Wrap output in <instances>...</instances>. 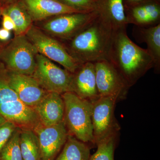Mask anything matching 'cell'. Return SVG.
Instances as JSON below:
<instances>
[{"label":"cell","instance_id":"obj_12","mask_svg":"<svg viewBox=\"0 0 160 160\" xmlns=\"http://www.w3.org/2000/svg\"><path fill=\"white\" fill-rule=\"evenodd\" d=\"M0 115L22 129L33 130L41 123L34 108L19 100L0 105Z\"/></svg>","mask_w":160,"mask_h":160},{"label":"cell","instance_id":"obj_4","mask_svg":"<svg viewBox=\"0 0 160 160\" xmlns=\"http://www.w3.org/2000/svg\"><path fill=\"white\" fill-rule=\"evenodd\" d=\"M43 89L61 95L72 92V73L61 69L51 60L38 53L34 72L31 76Z\"/></svg>","mask_w":160,"mask_h":160},{"label":"cell","instance_id":"obj_11","mask_svg":"<svg viewBox=\"0 0 160 160\" xmlns=\"http://www.w3.org/2000/svg\"><path fill=\"white\" fill-rule=\"evenodd\" d=\"M6 82L17 94L20 101L32 108L48 92L41 87L31 76L12 72Z\"/></svg>","mask_w":160,"mask_h":160},{"label":"cell","instance_id":"obj_5","mask_svg":"<svg viewBox=\"0 0 160 160\" xmlns=\"http://www.w3.org/2000/svg\"><path fill=\"white\" fill-rule=\"evenodd\" d=\"M116 99L99 97L92 102V122L95 144L117 136L120 127L114 114Z\"/></svg>","mask_w":160,"mask_h":160},{"label":"cell","instance_id":"obj_19","mask_svg":"<svg viewBox=\"0 0 160 160\" xmlns=\"http://www.w3.org/2000/svg\"><path fill=\"white\" fill-rule=\"evenodd\" d=\"M3 11L14 22L15 36L26 34L32 26L31 17L20 1L9 4Z\"/></svg>","mask_w":160,"mask_h":160},{"label":"cell","instance_id":"obj_3","mask_svg":"<svg viewBox=\"0 0 160 160\" xmlns=\"http://www.w3.org/2000/svg\"><path fill=\"white\" fill-rule=\"evenodd\" d=\"M65 104L64 122L69 134L83 142L95 144L92 122V102L73 92L62 94Z\"/></svg>","mask_w":160,"mask_h":160},{"label":"cell","instance_id":"obj_31","mask_svg":"<svg viewBox=\"0 0 160 160\" xmlns=\"http://www.w3.org/2000/svg\"><path fill=\"white\" fill-rule=\"evenodd\" d=\"M4 3H7V4H10L16 1V0H2Z\"/></svg>","mask_w":160,"mask_h":160},{"label":"cell","instance_id":"obj_29","mask_svg":"<svg viewBox=\"0 0 160 160\" xmlns=\"http://www.w3.org/2000/svg\"><path fill=\"white\" fill-rule=\"evenodd\" d=\"M148 0H124V6H128L143 2Z\"/></svg>","mask_w":160,"mask_h":160},{"label":"cell","instance_id":"obj_34","mask_svg":"<svg viewBox=\"0 0 160 160\" xmlns=\"http://www.w3.org/2000/svg\"></svg>","mask_w":160,"mask_h":160},{"label":"cell","instance_id":"obj_15","mask_svg":"<svg viewBox=\"0 0 160 160\" xmlns=\"http://www.w3.org/2000/svg\"><path fill=\"white\" fill-rule=\"evenodd\" d=\"M33 108L43 126H52L64 121L65 104L62 95L48 92Z\"/></svg>","mask_w":160,"mask_h":160},{"label":"cell","instance_id":"obj_21","mask_svg":"<svg viewBox=\"0 0 160 160\" xmlns=\"http://www.w3.org/2000/svg\"><path fill=\"white\" fill-rule=\"evenodd\" d=\"M20 142L22 160H42L39 142L33 130L22 129Z\"/></svg>","mask_w":160,"mask_h":160},{"label":"cell","instance_id":"obj_14","mask_svg":"<svg viewBox=\"0 0 160 160\" xmlns=\"http://www.w3.org/2000/svg\"><path fill=\"white\" fill-rule=\"evenodd\" d=\"M124 7L128 24H133L139 27H146L160 23L159 1L148 0L132 6Z\"/></svg>","mask_w":160,"mask_h":160},{"label":"cell","instance_id":"obj_28","mask_svg":"<svg viewBox=\"0 0 160 160\" xmlns=\"http://www.w3.org/2000/svg\"><path fill=\"white\" fill-rule=\"evenodd\" d=\"M10 32L7 29L2 28L0 29V40L6 41L9 40L10 37Z\"/></svg>","mask_w":160,"mask_h":160},{"label":"cell","instance_id":"obj_7","mask_svg":"<svg viewBox=\"0 0 160 160\" xmlns=\"http://www.w3.org/2000/svg\"><path fill=\"white\" fill-rule=\"evenodd\" d=\"M25 35L38 53L59 63L71 73H74L81 65L69 54L64 45L34 26H32Z\"/></svg>","mask_w":160,"mask_h":160},{"label":"cell","instance_id":"obj_18","mask_svg":"<svg viewBox=\"0 0 160 160\" xmlns=\"http://www.w3.org/2000/svg\"><path fill=\"white\" fill-rule=\"evenodd\" d=\"M137 27L139 38L146 43V49L153 59V68L158 72L160 68V23L149 27Z\"/></svg>","mask_w":160,"mask_h":160},{"label":"cell","instance_id":"obj_17","mask_svg":"<svg viewBox=\"0 0 160 160\" xmlns=\"http://www.w3.org/2000/svg\"><path fill=\"white\" fill-rule=\"evenodd\" d=\"M99 15L111 25L113 29L127 27L124 0H100Z\"/></svg>","mask_w":160,"mask_h":160},{"label":"cell","instance_id":"obj_25","mask_svg":"<svg viewBox=\"0 0 160 160\" xmlns=\"http://www.w3.org/2000/svg\"><path fill=\"white\" fill-rule=\"evenodd\" d=\"M18 100L17 94L7 82L0 79V105Z\"/></svg>","mask_w":160,"mask_h":160},{"label":"cell","instance_id":"obj_30","mask_svg":"<svg viewBox=\"0 0 160 160\" xmlns=\"http://www.w3.org/2000/svg\"><path fill=\"white\" fill-rule=\"evenodd\" d=\"M7 120L6 119L0 115V126L2 125L3 123L6 122Z\"/></svg>","mask_w":160,"mask_h":160},{"label":"cell","instance_id":"obj_2","mask_svg":"<svg viewBox=\"0 0 160 160\" xmlns=\"http://www.w3.org/2000/svg\"><path fill=\"white\" fill-rule=\"evenodd\" d=\"M113 31L111 25L99 15L64 46L81 64L106 60Z\"/></svg>","mask_w":160,"mask_h":160},{"label":"cell","instance_id":"obj_6","mask_svg":"<svg viewBox=\"0 0 160 160\" xmlns=\"http://www.w3.org/2000/svg\"><path fill=\"white\" fill-rule=\"evenodd\" d=\"M37 49L26 35L15 36L4 51L3 59L12 72L32 76L36 65Z\"/></svg>","mask_w":160,"mask_h":160},{"label":"cell","instance_id":"obj_16","mask_svg":"<svg viewBox=\"0 0 160 160\" xmlns=\"http://www.w3.org/2000/svg\"><path fill=\"white\" fill-rule=\"evenodd\" d=\"M32 22L50 17L73 12H81L62 4L57 0H20Z\"/></svg>","mask_w":160,"mask_h":160},{"label":"cell","instance_id":"obj_27","mask_svg":"<svg viewBox=\"0 0 160 160\" xmlns=\"http://www.w3.org/2000/svg\"><path fill=\"white\" fill-rule=\"evenodd\" d=\"M2 26L3 28L7 29L10 31L11 30H14L15 29V25L12 20L9 17L6 12L2 11Z\"/></svg>","mask_w":160,"mask_h":160},{"label":"cell","instance_id":"obj_9","mask_svg":"<svg viewBox=\"0 0 160 160\" xmlns=\"http://www.w3.org/2000/svg\"><path fill=\"white\" fill-rule=\"evenodd\" d=\"M98 12H73L54 16L43 25V29L56 37L69 40L96 18Z\"/></svg>","mask_w":160,"mask_h":160},{"label":"cell","instance_id":"obj_10","mask_svg":"<svg viewBox=\"0 0 160 160\" xmlns=\"http://www.w3.org/2000/svg\"><path fill=\"white\" fill-rule=\"evenodd\" d=\"M39 142L42 160H53L69 135L64 121L51 126L40 123L33 129Z\"/></svg>","mask_w":160,"mask_h":160},{"label":"cell","instance_id":"obj_24","mask_svg":"<svg viewBox=\"0 0 160 160\" xmlns=\"http://www.w3.org/2000/svg\"><path fill=\"white\" fill-rule=\"evenodd\" d=\"M66 6L81 12L98 11L99 0H57Z\"/></svg>","mask_w":160,"mask_h":160},{"label":"cell","instance_id":"obj_26","mask_svg":"<svg viewBox=\"0 0 160 160\" xmlns=\"http://www.w3.org/2000/svg\"><path fill=\"white\" fill-rule=\"evenodd\" d=\"M17 128L14 123L7 121L0 126V153Z\"/></svg>","mask_w":160,"mask_h":160},{"label":"cell","instance_id":"obj_20","mask_svg":"<svg viewBox=\"0 0 160 160\" xmlns=\"http://www.w3.org/2000/svg\"><path fill=\"white\" fill-rule=\"evenodd\" d=\"M90 157L87 143L69 134L62 151L56 160H89Z\"/></svg>","mask_w":160,"mask_h":160},{"label":"cell","instance_id":"obj_8","mask_svg":"<svg viewBox=\"0 0 160 160\" xmlns=\"http://www.w3.org/2000/svg\"><path fill=\"white\" fill-rule=\"evenodd\" d=\"M93 63L99 97H110L118 101L125 98L130 87L118 72L108 60Z\"/></svg>","mask_w":160,"mask_h":160},{"label":"cell","instance_id":"obj_1","mask_svg":"<svg viewBox=\"0 0 160 160\" xmlns=\"http://www.w3.org/2000/svg\"><path fill=\"white\" fill-rule=\"evenodd\" d=\"M126 28L113 29L106 60L130 87L154 67V62L147 49L139 47L129 38Z\"/></svg>","mask_w":160,"mask_h":160},{"label":"cell","instance_id":"obj_13","mask_svg":"<svg viewBox=\"0 0 160 160\" xmlns=\"http://www.w3.org/2000/svg\"><path fill=\"white\" fill-rule=\"evenodd\" d=\"M72 92L82 98L94 102L99 97L93 62L81 64L72 73Z\"/></svg>","mask_w":160,"mask_h":160},{"label":"cell","instance_id":"obj_32","mask_svg":"<svg viewBox=\"0 0 160 160\" xmlns=\"http://www.w3.org/2000/svg\"><path fill=\"white\" fill-rule=\"evenodd\" d=\"M3 9H2V8H0V16H1V15H2V13Z\"/></svg>","mask_w":160,"mask_h":160},{"label":"cell","instance_id":"obj_22","mask_svg":"<svg viewBox=\"0 0 160 160\" xmlns=\"http://www.w3.org/2000/svg\"><path fill=\"white\" fill-rule=\"evenodd\" d=\"M20 132L16 129L2 149L0 160H22L20 147Z\"/></svg>","mask_w":160,"mask_h":160},{"label":"cell","instance_id":"obj_23","mask_svg":"<svg viewBox=\"0 0 160 160\" xmlns=\"http://www.w3.org/2000/svg\"><path fill=\"white\" fill-rule=\"evenodd\" d=\"M117 136L112 137L98 144L97 151L89 160H114Z\"/></svg>","mask_w":160,"mask_h":160},{"label":"cell","instance_id":"obj_33","mask_svg":"<svg viewBox=\"0 0 160 160\" xmlns=\"http://www.w3.org/2000/svg\"><path fill=\"white\" fill-rule=\"evenodd\" d=\"M157 1H159V0H157Z\"/></svg>","mask_w":160,"mask_h":160}]
</instances>
